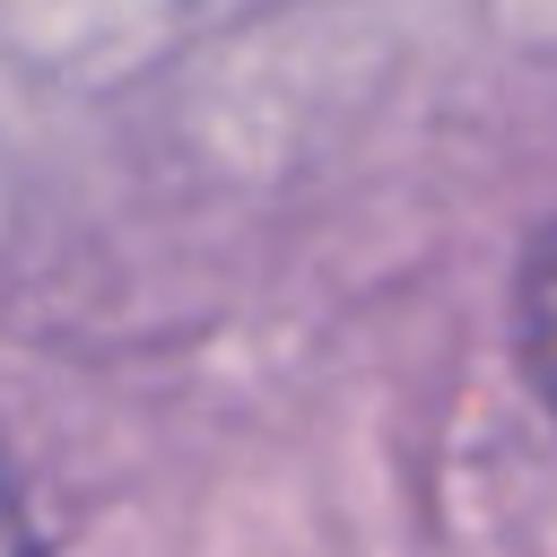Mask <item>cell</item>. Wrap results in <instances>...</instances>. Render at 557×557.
I'll use <instances>...</instances> for the list:
<instances>
[{"mask_svg":"<svg viewBox=\"0 0 557 557\" xmlns=\"http://www.w3.org/2000/svg\"><path fill=\"white\" fill-rule=\"evenodd\" d=\"M0 557H35V531H26L17 496H9V479H0Z\"/></svg>","mask_w":557,"mask_h":557,"instance_id":"obj_2","label":"cell"},{"mask_svg":"<svg viewBox=\"0 0 557 557\" xmlns=\"http://www.w3.org/2000/svg\"><path fill=\"white\" fill-rule=\"evenodd\" d=\"M522 366H531V383H540V400L557 409V235L531 252V270H522Z\"/></svg>","mask_w":557,"mask_h":557,"instance_id":"obj_1","label":"cell"}]
</instances>
